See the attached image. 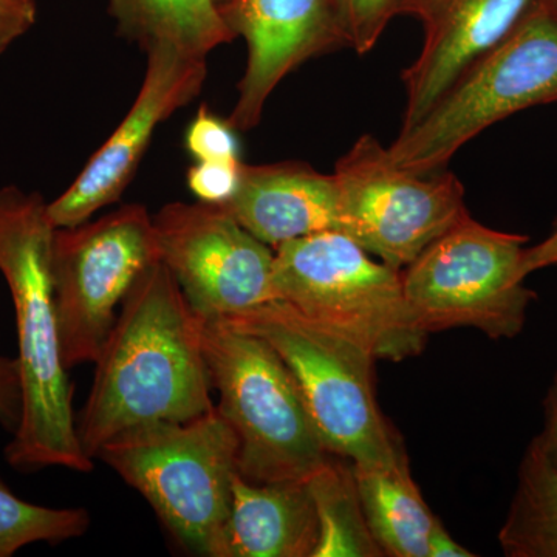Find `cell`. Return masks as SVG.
Returning <instances> with one entry per match:
<instances>
[{
  "label": "cell",
  "instance_id": "cell-7",
  "mask_svg": "<svg viewBox=\"0 0 557 557\" xmlns=\"http://www.w3.org/2000/svg\"><path fill=\"white\" fill-rule=\"evenodd\" d=\"M273 284L284 300L350 336L376 359L403 361L426 346L410 309L403 270L370 258L339 231H324L274 248Z\"/></svg>",
  "mask_w": 557,
  "mask_h": 557
},
{
  "label": "cell",
  "instance_id": "cell-14",
  "mask_svg": "<svg viewBox=\"0 0 557 557\" xmlns=\"http://www.w3.org/2000/svg\"><path fill=\"white\" fill-rule=\"evenodd\" d=\"M537 0H412L405 14L423 24L424 42L403 72L406 108L401 129L429 109L483 53L493 49Z\"/></svg>",
  "mask_w": 557,
  "mask_h": 557
},
{
  "label": "cell",
  "instance_id": "cell-30",
  "mask_svg": "<svg viewBox=\"0 0 557 557\" xmlns=\"http://www.w3.org/2000/svg\"><path fill=\"white\" fill-rule=\"evenodd\" d=\"M410 3H412V0H399L398 14H405Z\"/></svg>",
  "mask_w": 557,
  "mask_h": 557
},
{
  "label": "cell",
  "instance_id": "cell-27",
  "mask_svg": "<svg viewBox=\"0 0 557 557\" xmlns=\"http://www.w3.org/2000/svg\"><path fill=\"white\" fill-rule=\"evenodd\" d=\"M557 265V223L552 233L534 247L525 248L523 252L522 270L525 276L539 270Z\"/></svg>",
  "mask_w": 557,
  "mask_h": 557
},
{
  "label": "cell",
  "instance_id": "cell-1",
  "mask_svg": "<svg viewBox=\"0 0 557 557\" xmlns=\"http://www.w3.org/2000/svg\"><path fill=\"white\" fill-rule=\"evenodd\" d=\"M205 321L163 262L139 274L95 361L89 398L76 417L81 448L91 460L132 429L188 421L214 408Z\"/></svg>",
  "mask_w": 557,
  "mask_h": 557
},
{
  "label": "cell",
  "instance_id": "cell-15",
  "mask_svg": "<svg viewBox=\"0 0 557 557\" xmlns=\"http://www.w3.org/2000/svg\"><path fill=\"white\" fill-rule=\"evenodd\" d=\"M220 207L273 249L310 234L343 233L335 177L299 161L242 163L236 193Z\"/></svg>",
  "mask_w": 557,
  "mask_h": 557
},
{
  "label": "cell",
  "instance_id": "cell-9",
  "mask_svg": "<svg viewBox=\"0 0 557 557\" xmlns=\"http://www.w3.org/2000/svg\"><path fill=\"white\" fill-rule=\"evenodd\" d=\"M157 260L153 215L139 203L54 231L51 277L65 368L95 364L116 309Z\"/></svg>",
  "mask_w": 557,
  "mask_h": 557
},
{
  "label": "cell",
  "instance_id": "cell-19",
  "mask_svg": "<svg viewBox=\"0 0 557 557\" xmlns=\"http://www.w3.org/2000/svg\"><path fill=\"white\" fill-rule=\"evenodd\" d=\"M498 544L508 557H557V468L537 437L520 461Z\"/></svg>",
  "mask_w": 557,
  "mask_h": 557
},
{
  "label": "cell",
  "instance_id": "cell-4",
  "mask_svg": "<svg viewBox=\"0 0 557 557\" xmlns=\"http://www.w3.org/2000/svg\"><path fill=\"white\" fill-rule=\"evenodd\" d=\"M203 351L215 405L239 445L237 471L252 483L309 480L332 454L295 376L267 341L207 319Z\"/></svg>",
  "mask_w": 557,
  "mask_h": 557
},
{
  "label": "cell",
  "instance_id": "cell-10",
  "mask_svg": "<svg viewBox=\"0 0 557 557\" xmlns=\"http://www.w3.org/2000/svg\"><path fill=\"white\" fill-rule=\"evenodd\" d=\"M343 233L381 262L405 270L468 215L465 188L453 172L418 175L362 135L336 163Z\"/></svg>",
  "mask_w": 557,
  "mask_h": 557
},
{
  "label": "cell",
  "instance_id": "cell-28",
  "mask_svg": "<svg viewBox=\"0 0 557 557\" xmlns=\"http://www.w3.org/2000/svg\"><path fill=\"white\" fill-rule=\"evenodd\" d=\"M544 416V429L537 438L545 454L557 468V375L548 388L547 397H545Z\"/></svg>",
  "mask_w": 557,
  "mask_h": 557
},
{
  "label": "cell",
  "instance_id": "cell-25",
  "mask_svg": "<svg viewBox=\"0 0 557 557\" xmlns=\"http://www.w3.org/2000/svg\"><path fill=\"white\" fill-rule=\"evenodd\" d=\"M38 21L36 0H0V54L27 35Z\"/></svg>",
  "mask_w": 557,
  "mask_h": 557
},
{
  "label": "cell",
  "instance_id": "cell-8",
  "mask_svg": "<svg viewBox=\"0 0 557 557\" xmlns=\"http://www.w3.org/2000/svg\"><path fill=\"white\" fill-rule=\"evenodd\" d=\"M528 237L458 220L409 267L403 285L424 332L471 327L491 339H512L536 299L522 262Z\"/></svg>",
  "mask_w": 557,
  "mask_h": 557
},
{
  "label": "cell",
  "instance_id": "cell-21",
  "mask_svg": "<svg viewBox=\"0 0 557 557\" xmlns=\"http://www.w3.org/2000/svg\"><path fill=\"white\" fill-rule=\"evenodd\" d=\"M90 515L84 508H47L22 500L0 479V557L16 555L27 545L60 544L84 536Z\"/></svg>",
  "mask_w": 557,
  "mask_h": 557
},
{
  "label": "cell",
  "instance_id": "cell-23",
  "mask_svg": "<svg viewBox=\"0 0 557 557\" xmlns=\"http://www.w3.org/2000/svg\"><path fill=\"white\" fill-rule=\"evenodd\" d=\"M186 150L196 161H240L237 131L207 106H201L185 134Z\"/></svg>",
  "mask_w": 557,
  "mask_h": 557
},
{
  "label": "cell",
  "instance_id": "cell-18",
  "mask_svg": "<svg viewBox=\"0 0 557 557\" xmlns=\"http://www.w3.org/2000/svg\"><path fill=\"white\" fill-rule=\"evenodd\" d=\"M366 520L388 557H428V541L437 518L428 508L406 467L354 465Z\"/></svg>",
  "mask_w": 557,
  "mask_h": 557
},
{
  "label": "cell",
  "instance_id": "cell-6",
  "mask_svg": "<svg viewBox=\"0 0 557 557\" xmlns=\"http://www.w3.org/2000/svg\"><path fill=\"white\" fill-rule=\"evenodd\" d=\"M237 453L236 435L214 406L193 420L124 432L97 458L146 498L183 547L211 557L230 515Z\"/></svg>",
  "mask_w": 557,
  "mask_h": 557
},
{
  "label": "cell",
  "instance_id": "cell-31",
  "mask_svg": "<svg viewBox=\"0 0 557 557\" xmlns=\"http://www.w3.org/2000/svg\"><path fill=\"white\" fill-rule=\"evenodd\" d=\"M545 2H547L549 9L555 11V13L557 14V0H545Z\"/></svg>",
  "mask_w": 557,
  "mask_h": 557
},
{
  "label": "cell",
  "instance_id": "cell-16",
  "mask_svg": "<svg viewBox=\"0 0 557 557\" xmlns=\"http://www.w3.org/2000/svg\"><path fill=\"white\" fill-rule=\"evenodd\" d=\"M318 537L307 480L252 483L237 472L211 557H313Z\"/></svg>",
  "mask_w": 557,
  "mask_h": 557
},
{
  "label": "cell",
  "instance_id": "cell-11",
  "mask_svg": "<svg viewBox=\"0 0 557 557\" xmlns=\"http://www.w3.org/2000/svg\"><path fill=\"white\" fill-rule=\"evenodd\" d=\"M159 260L205 319L276 300L274 249L220 205L172 201L153 215Z\"/></svg>",
  "mask_w": 557,
  "mask_h": 557
},
{
  "label": "cell",
  "instance_id": "cell-5",
  "mask_svg": "<svg viewBox=\"0 0 557 557\" xmlns=\"http://www.w3.org/2000/svg\"><path fill=\"white\" fill-rule=\"evenodd\" d=\"M557 101V14L537 0L518 24L401 129L388 156L403 170L434 174L480 132L522 110Z\"/></svg>",
  "mask_w": 557,
  "mask_h": 557
},
{
  "label": "cell",
  "instance_id": "cell-26",
  "mask_svg": "<svg viewBox=\"0 0 557 557\" xmlns=\"http://www.w3.org/2000/svg\"><path fill=\"white\" fill-rule=\"evenodd\" d=\"M22 392L16 359L0 355V424L13 434L20 426Z\"/></svg>",
  "mask_w": 557,
  "mask_h": 557
},
{
  "label": "cell",
  "instance_id": "cell-17",
  "mask_svg": "<svg viewBox=\"0 0 557 557\" xmlns=\"http://www.w3.org/2000/svg\"><path fill=\"white\" fill-rule=\"evenodd\" d=\"M109 14L119 35L145 51L166 46L208 60L236 39L218 0H109Z\"/></svg>",
  "mask_w": 557,
  "mask_h": 557
},
{
  "label": "cell",
  "instance_id": "cell-29",
  "mask_svg": "<svg viewBox=\"0 0 557 557\" xmlns=\"http://www.w3.org/2000/svg\"><path fill=\"white\" fill-rule=\"evenodd\" d=\"M463 545L458 544L456 539L450 536L442 522L437 520L428 541V557H474Z\"/></svg>",
  "mask_w": 557,
  "mask_h": 557
},
{
  "label": "cell",
  "instance_id": "cell-32",
  "mask_svg": "<svg viewBox=\"0 0 557 557\" xmlns=\"http://www.w3.org/2000/svg\"><path fill=\"white\" fill-rule=\"evenodd\" d=\"M218 2L220 3V5H222V3H225L226 0H218Z\"/></svg>",
  "mask_w": 557,
  "mask_h": 557
},
{
  "label": "cell",
  "instance_id": "cell-24",
  "mask_svg": "<svg viewBox=\"0 0 557 557\" xmlns=\"http://www.w3.org/2000/svg\"><path fill=\"white\" fill-rule=\"evenodd\" d=\"M242 161H196L188 171V186L197 201L226 203L239 185Z\"/></svg>",
  "mask_w": 557,
  "mask_h": 557
},
{
  "label": "cell",
  "instance_id": "cell-2",
  "mask_svg": "<svg viewBox=\"0 0 557 557\" xmlns=\"http://www.w3.org/2000/svg\"><path fill=\"white\" fill-rule=\"evenodd\" d=\"M49 201L17 186L0 188V273L13 299L17 330L22 413L5 448L17 471L65 468L90 472L73 413V384L61 351L51 251Z\"/></svg>",
  "mask_w": 557,
  "mask_h": 557
},
{
  "label": "cell",
  "instance_id": "cell-3",
  "mask_svg": "<svg viewBox=\"0 0 557 557\" xmlns=\"http://www.w3.org/2000/svg\"><path fill=\"white\" fill-rule=\"evenodd\" d=\"M220 319L277 351L332 456L362 467L409 465L397 432L379 408L376 358L369 348L281 299Z\"/></svg>",
  "mask_w": 557,
  "mask_h": 557
},
{
  "label": "cell",
  "instance_id": "cell-20",
  "mask_svg": "<svg viewBox=\"0 0 557 557\" xmlns=\"http://www.w3.org/2000/svg\"><path fill=\"white\" fill-rule=\"evenodd\" d=\"M307 483L319 528L313 557L384 556L370 533L351 461L332 456Z\"/></svg>",
  "mask_w": 557,
  "mask_h": 557
},
{
  "label": "cell",
  "instance_id": "cell-22",
  "mask_svg": "<svg viewBox=\"0 0 557 557\" xmlns=\"http://www.w3.org/2000/svg\"><path fill=\"white\" fill-rule=\"evenodd\" d=\"M348 47L369 53L398 14L399 0H333Z\"/></svg>",
  "mask_w": 557,
  "mask_h": 557
},
{
  "label": "cell",
  "instance_id": "cell-12",
  "mask_svg": "<svg viewBox=\"0 0 557 557\" xmlns=\"http://www.w3.org/2000/svg\"><path fill=\"white\" fill-rule=\"evenodd\" d=\"M148 62L137 98L108 141L87 161L47 211L54 228H70L116 203L126 193L163 121L196 100L208 78V60L171 47L146 51Z\"/></svg>",
  "mask_w": 557,
  "mask_h": 557
},
{
  "label": "cell",
  "instance_id": "cell-13",
  "mask_svg": "<svg viewBox=\"0 0 557 557\" xmlns=\"http://www.w3.org/2000/svg\"><path fill=\"white\" fill-rule=\"evenodd\" d=\"M220 9L248 50L228 119L237 132L258 126L271 94L293 70L347 46L333 0H226Z\"/></svg>",
  "mask_w": 557,
  "mask_h": 557
}]
</instances>
